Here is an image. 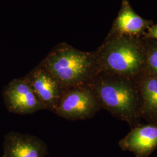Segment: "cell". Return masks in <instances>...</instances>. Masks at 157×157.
<instances>
[{
	"label": "cell",
	"instance_id": "obj_1",
	"mask_svg": "<svg viewBox=\"0 0 157 157\" xmlns=\"http://www.w3.org/2000/svg\"><path fill=\"white\" fill-rule=\"evenodd\" d=\"M90 86L102 109L132 128L141 124V99L137 80L100 72Z\"/></svg>",
	"mask_w": 157,
	"mask_h": 157
},
{
	"label": "cell",
	"instance_id": "obj_2",
	"mask_svg": "<svg viewBox=\"0 0 157 157\" xmlns=\"http://www.w3.org/2000/svg\"><path fill=\"white\" fill-rule=\"evenodd\" d=\"M65 88L90 86L100 73L94 51H84L62 42L40 62Z\"/></svg>",
	"mask_w": 157,
	"mask_h": 157
},
{
	"label": "cell",
	"instance_id": "obj_3",
	"mask_svg": "<svg viewBox=\"0 0 157 157\" xmlns=\"http://www.w3.org/2000/svg\"><path fill=\"white\" fill-rule=\"evenodd\" d=\"M100 72L137 80L144 72V39L107 35L94 51Z\"/></svg>",
	"mask_w": 157,
	"mask_h": 157
},
{
	"label": "cell",
	"instance_id": "obj_4",
	"mask_svg": "<svg viewBox=\"0 0 157 157\" xmlns=\"http://www.w3.org/2000/svg\"><path fill=\"white\" fill-rule=\"evenodd\" d=\"M102 109L94 91L90 86L66 89L53 111L67 120H84L93 118Z\"/></svg>",
	"mask_w": 157,
	"mask_h": 157
},
{
	"label": "cell",
	"instance_id": "obj_5",
	"mask_svg": "<svg viewBox=\"0 0 157 157\" xmlns=\"http://www.w3.org/2000/svg\"><path fill=\"white\" fill-rule=\"evenodd\" d=\"M2 96L6 109L11 113L25 115L45 109L24 76L6 84Z\"/></svg>",
	"mask_w": 157,
	"mask_h": 157
},
{
	"label": "cell",
	"instance_id": "obj_6",
	"mask_svg": "<svg viewBox=\"0 0 157 157\" xmlns=\"http://www.w3.org/2000/svg\"><path fill=\"white\" fill-rule=\"evenodd\" d=\"M24 77L45 109L53 112L66 89L40 63Z\"/></svg>",
	"mask_w": 157,
	"mask_h": 157
},
{
	"label": "cell",
	"instance_id": "obj_7",
	"mask_svg": "<svg viewBox=\"0 0 157 157\" xmlns=\"http://www.w3.org/2000/svg\"><path fill=\"white\" fill-rule=\"evenodd\" d=\"M47 144L34 135L10 132L4 136L1 157H45Z\"/></svg>",
	"mask_w": 157,
	"mask_h": 157
},
{
	"label": "cell",
	"instance_id": "obj_8",
	"mask_svg": "<svg viewBox=\"0 0 157 157\" xmlns=\"http://www.w3.org/2000/svg\"><path fill=\"white\" fill-rule=\"evenodd\" d=\"M124 151L136 157H148L157 148V124H140L132 128L129 133L119 141Z\"/></svg>",
	"mask_w": 157,
	"mask_h": 157
},
{
	"label": "cell",
	"instance_id": "obj_9",
	"mask_svg": "<svg viewBox=\"0 0 157 157\" xmlns=\"http://www.w3.org/2000/svg\"><path fill=\"white\" fill-rule=\"evenodd\" d=\"M152 25V21L140 17L133 10L128 0H122L120 11L108 35L142 38Z\"/></svg>",
	"mask_w": 157,
	"mask_h": 157
},
{
	"label": "cell",
	"instance_id": "obj_10",
	"mask_svg": "<svg viewBox=\"0 0 157 157\" xmlns=\"http://www.w3.org/2000/svg\"><path fill=\"white\" fill-rule=\"evenodd\" d=\"M137 82L141 99V119L157 124V77L143 72Z\"/></svg>",
	"mask_w": 157,
	"mask_h": 157
},
{
	"label": "cell",
	"instance_id": "obj_11",
	"mask_svg": "<svg viewBox=\"0 0 157 157\" xmlns=\"http://www.w3.org/2000/svg\"><path fill=\"white\" fill-rule=\"evenodd\" d=\"M143 38L145 45L144 72L157 77V40Z\"/></svg>",
	"mask_w": 157,
	"mask_h": 157
},
{
	"label": "cell",
	"instance_id": "obj_12",
	"mask_svg": "<svg viewBox=\"0 0 157 157\" xmlns=\"http://www.w3.org/2000/svg\"><path fill=\"white\" fill-rule=\"evenodd\" d=\"M144 37L157 40V24L152 25L148 28Z\"/></svg>",
	"mask_w": 157,
	"mask_h": 157
}]
</instances>
